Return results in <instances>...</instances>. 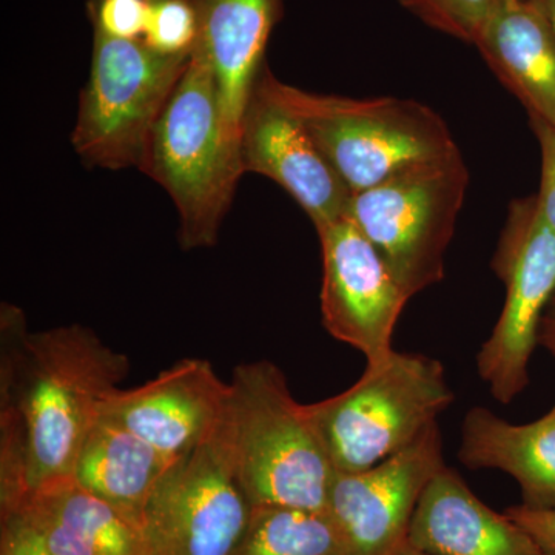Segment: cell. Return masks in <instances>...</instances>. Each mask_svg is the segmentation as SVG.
Here are the masks:
<instances>
[{"mask_svg":"<svg viewBox=\"0 0 555 555\" xmlns=\"http://www.w3.org/2000/svg\"><path fill=\"white\" fill-rule=\"evenodd\" d=\"M398 2L427 27L474 46L485 25L505 5L506 0H398Z\"/></svg>","mask_w":555,"mask_h":555,"instance_id":"obj_21","label":"cell"},{"mask_svg":"<svg viewBox=\"0 0 555 555\" xmlns=\"http://www.w3.org/2000/svg\"><path fill=\"white\" fill-rule=\"evenodd\" d=\"M192 54L167 56L142 40L93 30L89 80L80 91L72 145L90 167L142 169L150 137Z\"/></svg>","mask_w":555,"mask_h":555,"instance_id":"obj_7","label":"cell"},{"mask_svg":"<svg viewBox=\"0 0 555 555\" xmlns=\"http://www.w3.org/2000/svg\"><path fill=\"white\" fill-rule=\"evenodd\" d=\"M198 17L195 49L217 79L225 133L240 159L241 122L262 68L284 0H189ZM241 164V160H240Z\"/></svg>","mask_w":555,"mask_h":555,"instance_id":"obj_14","label":"cell"},{"mask_svg":"<svg viewBox=\"0 0 555 555\" xmlns=\"http://www.w3.org/2000/svg\"><path fill=\"white\" fill-rule=\"evenodd\" d=\"M505 514L534 539L543 555H555V509H531L518 505L507 507Z\"/></svg>","mask_w":555,"mask_h":555,"instance_id":"obj_26","label":"cell"},{"mask_svg":"<svg viewBox=\"0 0 555 555\" xmlns=\"http://www.w3.org/2000/svg\"><path fill=\"white\" fill-rule=\"evenodd\" d=\"M130 360L80 324L31 332L17 306L0 309V511L73 477L101 408Z\"/></svg>","mask_w":555,"mask_h":555,"instance_id":"obj_1","label":"cell"},{"mask_svg":"<svg viewBox=\"0 0 555 555\" xmlns=\"http://www.w3.org/2000/svg\"><path fill=\"white\" fill-rule=\"evenodd\" d=\"M233 555H346L326 511L254 506Z\"/></svg>","mask_w":555,"mask_h":555,"instance_id":"obj_20","label":"cell"},{"mask_svg":"<svg viewBox=\"0 0 555 555\" xmlns=\"http://www.w3.org/2000/svg\"><path fill=\"white\" fill-rule=\"evenodd\" d=\"M93 30L109 38L142 40L147 24V0H89Z\"/></svg>","mask_w":555,"mask_h":555,"instance_id":"obj_23","label":"cell"},{"mask_svg":"<svg viewBox=\"0 0 555 555\" xmlns=\"http://www.w3.org/2000/svg\"><path fill=\"white\" fill-rule=\"evenodd\" d=\"M454 398L440 361L393 350L345 392L308 409L335 473H358L411 447Z\"/></svg>","mask_w":555,"mask_h":555,"instance_id":"obj_5","label":"cell"},{"mask_svg":"<svg viewBox=\"0 0 555 555\" xmlns=\"http://www.w3.org/2000/svg\"><path fill=\"white\" fill-rule=\"evenodd\" d=\"M546 312H554L555 313V295L553 299H551L550 308H547Z\"/></svg>","mask_w":555,"mask_h":555,"instance_id":"obj_30","label":"cell"},{"mask_svg":"<svg viewBox=\"0 0 555 555\" xmlns=\"http://www.w3.org/2000/svg\"><path fill=\"white\" fill-rule=\"evenodd\" d=\"M492 269L506 288L491 337L477 356V372L499 403H511L529 385V361L539 327L555 295V232L535 196L511 204Z\"/></svg>","mask_w":555,"mask_h":555,"instance_id":"obj_9","label":"cell"},{"mask_svg":"<svg viewBox=\"0 0 555 555\" xmlns=\"http://www.w3.org/2000/svg\"><path fill=\"white\" fill-rule=\"evenodd\" d=\"M243 173H258L286 190L313 228L346 217L350 192L305 127L255 86L241 122Z\"/></svg>","mask_w":555,"mask_h":555,"instance_id":"obj_13","label":"cell"},{"mask_svg":"<svg viewBox=\"0 0 555 555\" xmlns=\"http://www.w3.org/2000/svg\"><path fill=\"white\" fill-rule=\"evenodd\" d=\"M539 346L545 347L555 357V313L546 312L542 318V323L539 327V338H537ZM551 416H555V404L554 408L547 412Z\"/></svg>","mask_w":555,"mask_h":555,"instance_id":"obj_27","label":"cell"},{"mask_svg":"<svg viewBox=\"0 0 555 555\" xmlns=\"http://www.w3.org/2000/svg\"><path fill=\"white\" fill-rule=\"evenodd\" d=\"M408 540L433 555H543L517 521L481 502L448 466L423 492Z\"/></svg>","mask_w":555,"mask_h":555,"instance_id":"obj_15","label":"cell"},{"mask_svg":"<svg viewBox=\"0 0 555 555\" xmlns=\"http://www.w3.org/2000/svg\"><path fill=\"white\" fill-rule=\"evenodd\" d=\"M518 2V0H506V3Z\"/></svg>","mask_w":555,"mask_h":555,"instance_id":"obj_31","label":"cell"},{"mask_svg":"<svg viewBox=\"0 0 555 555\" xmlns=\"http://www.w3.org/2000/svg\"><path fill=\"white\" fill-rule=\"evenodd\" d=\"M175 462L127 427L100 415L80 448L73 478L142 526L149 500Z\"/></svg>","mask_w":555,"mask_h":555,"instance_id":"obj_19","label":"cell"},{"mask_svg":"<svg viewBox=\"0 0 555 555\" xmlns=\"http://www.w3.org/2000/svg\"><path fill=\"white\" fill-rule=\"evenodd\" d=\"M323 251L321 315L328 334L360 350L367 364L393 352V331L409 295L349 218L315 229Z\"/></svg>","mask_w":555,"mask_h":555,"instance_id":"obj_10","label":"cell"},{"mask_svg":"<svg viewBox=\"0 0 555 555\" xmlns=\"http://www.w3.org/2000/svg\"><path fill=\"white\" fill-rule=\"evenodd\" d=\"M228 429L235 473L250 506L326 511L335 469L308 404L269 360L235 367Z\"/></svg>","mask_w":555,"mask_h":555,"instance_id":"obj_2","label":"cell"},{"mask_svg":"<svg viewBox=\"0 0 555 555\" xmlns=\"http://www.w3.org/2000/svg\"><path fill=\"white\" fill-rule=\"evenodd\" d=\"M230 383L203 358H185L133 389H116L101 415L119 423L169 459L207 440L228 412Z\"/></svg>","mask_w":555,"mask_h":555,"instance_id":"obj_12","label":"cell"},{"mask_svg":"<svg viewBox=\"0 0 555 555\" xmlns=\"http://www.w3.org/2000/svg\"><path fill=\"white\" fill-rule=\"evenodd\" d=\"M0 555H49L24 511L0 514Z\"/></svg>","mask_w":555,"mask_h":555,"instance_id":"obj_25","label":"cell"},{"mask_svg":"<svg viewBox=\"0 0 555 555\" xmlns=\"http://www.w3.org/2000/svg\"><path fill=\"white\" fill-rule=\"evenodd\" d=\"M459 460L469 469H496L516 478L531 509H555V416L513 425L486 408L467 412Z\"/></svg>","mask_w":555,"mask_h":555,"instance_id":"obj_18","label":"cell"},{"mask_svg":"<svg viewBox=\"0 0 555 555\" xmlns=\"http://www.w3.org/2000/svg\"><path fill=\"white\" fill-rule=\"evenodd\" d=\"M531 126L542 153V178L539 195L535 196L537 208L543 221L555 232V126L540 119H531Z\"/></svg>","mask_w":555,"mask_h":555,"instance_id":"obj_24","label":"cell"},{"mask_svg":"<svg viewBox=\"0 0 555 555\" xmlns=\"http://www.w3.org/2000/svg\"><path fill=\"white\" fill-rule=\"evenodd\" d=\"M250 513L224 416L207 440L167 470L145 507L142 529L150 555H233Z\"/></svg>","mask_w":555,"mask_h":555,"instance_id":"obj_8","label":"cell"},{"mask_svg":"<svg viewBox=\"0 0 555 555\" xmlns=\"http://www.w3.org/2000/svg\"><path fill=\"white\" fill-rule=\"evenodd\" d=\"M474 46L529 119L555 126V35L534 0L505 3Z\"/></svg>","mask_w":555,"mask_h":555,"instance_id":"obj_16","label":"cell"},{"mask_svg":"<svg viewBox=\"0 0 555 555\" xmlns=\"http://www.w3.org/2000/svg\"><path fill=\"white\" fill-rule=\"evenodd\" d=\"M257 87L305 127L352 193L459 150L444 119L418 101L312 93L275 78L268 64Z\"/></svg>","mask_w":555,"mask_h":555,"instance_id":"obj_4","label":"cell"},{"mask_svg":"<svg viewBox=\"0 0 555 555\" xmlns=\"http://www.w3.org/2000/svg\"><path fill=\"white\" fill-rule=\"evenodd\" d=\"M444 465L440 426L371 469L335 473L326 513L346 555H389L408 539L423 492Z\"/></svg>","mask_w":555,"mask_h":555,"instance_id":"obj_11","label":"cell"},{"mask_svg":"<svg viewBox=\"0 0 555 555\" xmlns=\"http://www.w3.org/2000/svg\"><path fill=\"white\" fill-rule=\"evenodd\" d=\"M198 17L189 0H147L142 42L167 56L192 54L198 42Z\"/></svg>","mask_w":555,"mask_h":555,"instance_id":"obj_22","label":"cell"},{"mask_svg":"<svg viewBox=\"0 0 555 555\" xmlns=\"http://www.w3.org/2000/svg\"><path fill=\"white\" fill-rule=\"evenodd\" d=\"M389 555H433L429 553H426V551L420 550V547H416L415 545H412L409 540H404L403 543H400L396 547V550L392 551Z\"/></svg>","mask_w":555,"mask_h":555,"instance_id":"obj_29","label":"cell"},{"mask_svg":"<svg viewBox=\"0 0 555 555\" xmlns=\"http://www.w3.org/2000/svg\"><path fill=\"white\" fill-rule=\"evenodd\" d=\"M467 188L469 170L455 150L352 193L346 217L412 298L443 281L444 257Z\"/></svg>","mask_w":555,"mask_h":555,"instance_id":"obj_6","label":"cell"},{"mask_svg":"<svg viewBox=\"0 0 555 555\" xmlns=\"http://www.w3.org/2000/svg\"><path fill=\"white\" fill-rule=\"evenodd\" d=\"M534 2L546 17L547 24L553 28L555 35V0H534Z\"/></svg>","mask_w":555,"mask_h":555,"instance_id":"obj_28","label":"cell"},{"mask_svg":"<svg viewBox=\"0 0 555 555\" xmlns=\"http://www.w3.org/2000/svg\"><path fill=\"white\" fill-rule=\"evenodd\" d=\"M169 193L184 250L214 247L243 169L225 133L214 69L193 49L188 68L160 113L142 164Z\"/></svg>","mask_w":555,"mask_h":555,"instance_id":"obj_3","label":"cell"},{"mask_svg":"<svg viewBox=\"0 0 555 555\" xmlns=\"http://www.w3.org/2000/svg\"><path fill=\"white\" fill-rule=\"evenodd\" d=\"M20 509L49 555H150L142 526L73 477L42 486Z\"/></svg>","mask_w":555,"mask_h":555,"instance_id":"obj_17","label":"cell"}]
</instances>
